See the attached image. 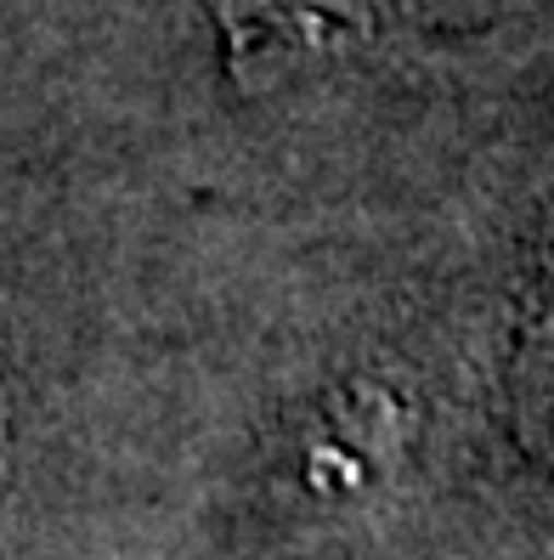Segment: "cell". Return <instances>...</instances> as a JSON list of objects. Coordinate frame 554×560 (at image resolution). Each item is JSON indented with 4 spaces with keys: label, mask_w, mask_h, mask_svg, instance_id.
Segmentation results:
<instances>
[{
    "label": "cell",
    "mask_w": 554,
    "mask_h": 560,
    "mask_svg": "<svg viewBox=\"0 0 554 560\" xmlns=\"http://www.w3.org/2000/svg\"><path fill=\"white\" fill-rule=\"evenodd\" d=\"M244 80L283 74L300 57H329L374 28V0H215Z\"/></svg>",
    "instance_id": "obj_1"
}]
</instances>
